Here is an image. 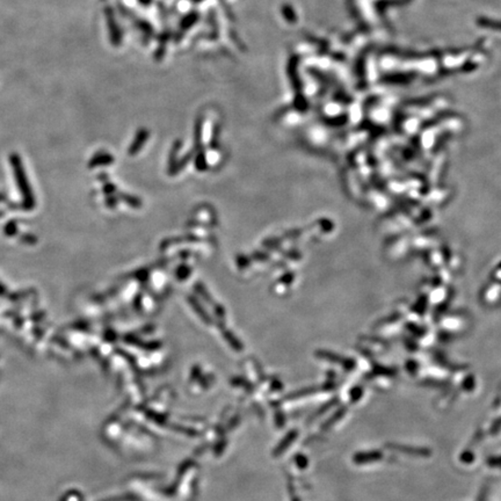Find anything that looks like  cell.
<instances>
[{
  "mask_svg": "<svg viewBox=\"0 0 501 501\" xmlns=\"http://www.w3.org/2000/svg\"><path fill=\"white\" fill-rule=\"evenodd\" d=\"M12 160H13L15 176H16V180H18L19 186H20V188H21V191L23 193V196L26 198V200L28 201V203H29L30 207H32V204H33L32 193H30L29 187L27 186V180H26V176H24V173H23V168H22L21 163H20V160L18 159V157H14Z\"/></svg>",
  "mask_w": 501,
  "mask_h": 501,
  "instance_id": "6da1fadb",
  "label": "cell"
},
{
  "mask_svg": "<svg viewBox=\"0 0 501 501\" xmlns=\"http://www.w3.org/2000/svg\"><path fill=\"white\" fill-rule=\"evenodd\" d=\"M146 135H147V133H146V131H144V130L141 131V133H138L137 137H136V141H135L133 147H131V152H133V153L136 150H138V147L142 146V144H143V143H144L145 138H146Z\"/></svg>",
  "mask_w": 501,
  "mask_h": 501,
  "instance_id": "3957f363",
  "label": "cell"
},
{
  "mask_svg": "<svg viewBox=\"0 0 501 501\" xmlns=\"http://www.w3.org/2000/svg\"><path fill=\"white\" fill-rule=\"evenodd\" d=\"M282 13H283V15H285V18H286L287 21H289V22H295V21H296V14H295L294 10L290 6H285V7H283Z\"/></svg>",
  "mask_w": 501,
  "mask_h": 501,
  "instance_id": "277c9868",
  "label": "cell"
},
{
  "mask_svg": "<svg viewBox=\"0 0 501 501\" xmlns=\"http://www.w3.org/2000/svg\"><path fill=\"white\" fill-rule=\"evenodd\" d=\"M295 435H296V433H291L290 435H288V436H287V437H286V440H285V441H283V443H282V445H281V446H280V447H278V448H277V453H281V451H283V450H285V449L287 448V447H289V445H290V443H291V442H293V441H294V439H295Z\"/></svg>",
  "mask_w": 501,
  "mask_h": 501,
  "instance_id": "5b68a950",
  "label": "cell"
},
{
  "mask_svg": "<svg viewBox=\"0 0 501 501\" xmlns=\"http://www.w3.org/2000/svg\"><path fill=\"white\" fill-rule=\"evenodd\" d=\"M297 65H298V59H297V58H295V57H293V58L290 59V63H289V75H290V79H291V83H293L294 88L296 89V91H297L298 93H301L302 84H301V79H299V76H298Z\"/></svg>",
  "mask_w": 501,
  "mask_h": 501,
  "instance_id": "7a4b0ae2",
  "label": "cell"
},
{
  "mask_svg": "<svg viewBox=\"0 0 501 501\" xmlns=\"http://www.w3.org/2000/svg\"><path fill=\"white\" fill-rule=\"evenodd\" d=\"M192 2H196V3H199V2H202V0H192Z\"/></svg>",
  "mask_w": 501,
  "mask_h": 501,
  "instance_id": "52a82bcc",
  "label": "cell"
},
{
  "mask_svg": "<svg viewBox=\"0 0 501 501\" xmlns=\"http://www.w3.org/2000/svg\"><path fill=\"white\" fill-rule=\"evenodd\" d=\"M196 20H198V14H191L190 16H188L186 21H184V23H182V26L183 27H188V26H191L192 23H194Z\"/></svg>",
  "mask_w": 501,
  "mask_h": 501,
  "instance_id": "8992f818",
  "label": "cell"
}]
</instances>
